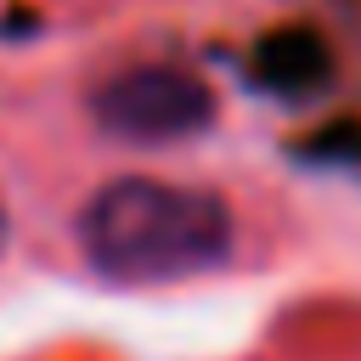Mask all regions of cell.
<instances>
[{"label": "cell", "mask_w": 361, "mask_h": 361, "mask_svg": "<svg viewBox=\"0 0 361 361\" xmlns=\"http://www.w3.org/2000/svg\"><path fill=\"white\" fill-rule=\"evenodd\" d=\"M85 259L118 288H164L226 265L231 209L180 180L118 175L79 209Z\"/></svg>", "instance_id": "6da1fadb"}, {"label": "cell", "mask_w": 361, "mask_h": 361, "mask_svg": "<svg viewBox=\"0 0 361 361\" xmlns=\"http://www.w3.org/2000/svg\"><path fill=\"white\" fill-rule=\"evenodd\" d=\"M90 107H96V124L118 141H186V135L209 130V118H214L209 85L169 62L113 73Z\"/></svg>", "instance_id": "7a4b0ae2"}, {"label": "cell", "mask_w": 361, "mask_h": 361, "mask_svg": "<svg viewBox=\"0 0 361 361\" xmlns=\"http://www.w3.org/2000/svg\"><path fill=\"white\" fill-rule=\"evenodd\" d=\"M0 248H6V203H0Z\"/></svg>", "instance_id": "3957f363"}]
</instances>
